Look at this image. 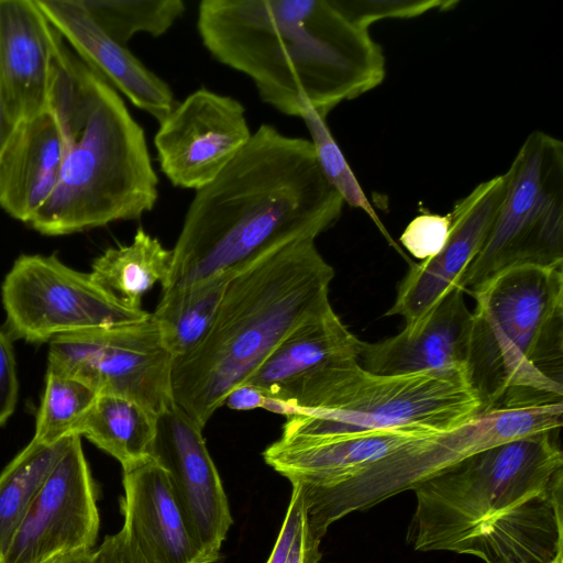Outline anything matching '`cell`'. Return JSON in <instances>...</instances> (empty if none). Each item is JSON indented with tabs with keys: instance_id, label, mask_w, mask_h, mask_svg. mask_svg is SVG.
Here are the masks:
<instances>
[{
	"instance_id": "83f0119b",
	"label": "cell",
	"mask_w": 563,
	"mask_h": 563,
	"mask_svg": "<svg viewBox=\"0 0 563 563\" xmlns=\"http://www.w3.org/2000/svg\"><path fill=\"white\" fill-rule=\"evenodd\" d=\"M98 394L81 380L46 371L33 440L55 443L77 430Z\"/></svg>"
},
{
	"instance_id": "d6a6232c",
	"label": "cell",
	"mask_w": 563,
	"mask_h": 563,
	"mask_svg": "<svg viewBox=\"0 0 563 563\" xmlns=\"http://www.w3.org/2000/svg\"><path fill=\"white\" fill-rule=\"evenodd\" d=\"M292 490L287 512L275 542L274 549L266 563H285L295 534L306 515L302 489L298 484H291Z\"/></svg>"
},
{
	"instance_id": "ffe728a7",
	"label": "cell",
	"mask_w": 563,
	"mask_h": 563,
	"mask_svg": "<svg viewBox=\"0 0 563 563\" xmlns=\"http://www.w3.org/2000/svg\"><path fill=\"white\" fill-rule=\"evenodd\" d=\"M69 144L45 110L18 123L0 156V207L29 223L54 190Z\"/></svg>"
},
{
	"instance_id": "9a60e30c",
	"label": "cell",
	"mask_w": 563,
	"mask_h": 563,
	"mask_svg": "<svg viewBox=\"0 0 563 563\" xmlns=\"http://www.w3.org/2000/svg\"><path fill=\"white\" fill-rule=\"evenodd\" d=\"M505 175L478 184L451 210V229L443 249L432 258L411 264L398 285L386 316H399L406 324L420 321L454 288L481 251L505 195Z\"/></svg>"
},
{
	"instance_id": "44dd1931",
	"label": "cell",
	"mask_w": 563,
	"mask_h": 563,
	"mask_svg": "<svg viewBox=\"0 0 563 563\" xmlns=\"http://www.w3.org/2000/svg\"><path fill=\"white\" fill-rule=\"evenodd\" d=\"M419 438L423 437L387 430L319 439L279 438L263 452V457L291 484L330 487Z\"/></svg>"
},
{
	"instance_id": "9c48e42d",
	"label": "cell",
	"mask_w": 563,
	"mask_h": 563,
	"mask_svg": "<svg viewBox=\"0 0 563 563\" xmlns=\"http://www.w3.org/2000/svg\"><path fill=\"white\" fill-rule=\"evenodd\" d=\"M504 175L497 216L459 282L470 294L515 266L563 268V143L542 131L531 132Z\"/></svg>"
},
{
	"instance_id": "5b68a950",
	"label": "cell",
	"mask_w": 563,
	"mask_h": 563,
	"mask_svg": "<svg viewBox=\"0 0 563 563\" xmlns=\"http://www.w3.org/2000/svg\"><path fill=\"white\" fill-rule=\"evenodd\" d=\"M471 295L467 372L482 411L562 402L563 268L515 266Z\"/></svg>"
},
{
	"instance_id": "ac0fdd59",
	"label": "cell",
	"mask_w": 563,
	"mask_h": 563,
	"mask_svg": "<svg viewBox=\"0 0 563 563\" xmlns=\"http://www.w3.org/2000/svg\"><path fill=\"white\" fill-rule=\"evenodd\" d=\"M40 9L76 55L135 107L158 123L176 106L170 87L124 45L108 36L80 0H36Z\"/></svg>"
},
{
	"instance_id": "52a82bcc",
	"label": "cell",
	"mask_w": 563,
	"mask_h": 563,
	"mask_svg": "<svg viewBox=\"0 0 563 563\" xmlns=\"http://www.w3.org/2000/svg\"><path fill=\"white\" fill-rule=\"evenodd\" d=\"M157 186L142 126L93 70L86 124L67 148L54 190L29 224L58 236L136 220L154 208Z\"/></svg>"
},
{
	"instance_id": "7402d4cb",
	"label": "cell",
	"mask_w": 563,
	"mask_h": 563,
	"mask_svg": "<svg viewBox=\"0 0 563 563\" xmlns=\"http://www.w3.org/2000/svg\"><path fill=\"white\" fill-rule=\"evenodd\" d=\"M363 345L331 306L288 333L244 383L280 399L321 367L360 358Z\"/></svg>"
},
{
	"instance_id": "6da1fadb",
	"label": "cell",
	"mask_w": 563,
	"mask_h": 563,
	"mask_svg": "<svg viewBox=\"0 0 563 563\" xmlns=\"http://www.w3.org/2000/svg\"><path fill=\"white\" fill-rule=\"evenodd\" d=\"M343 206L311 142L263 124L196 190L162 289L234 276L290 243L316 240L338 222Z\"/></svg>"
},
{
	"instance_id": "d590c367",
	"label": "cell",
	"mask_w": 563,
	"mask_h": 563,
	"mask_svg": "<svg viewBox=\"0 0 563 563\" xmlns=\"http://www.w3.org/2000/svg\"><path fill=\"white\" fill-rule=\"evenodd\" d=\"M266 395L250 384L235 386L225 397L224 404L232 410L244 411L263 408Z\"/></svg>"
},
{
	"instance_id": "8992f818",
	"label": "cell",
	"mask_w": 563,
	"mask_h": 563,
	"mask_svg": "<svg viewBox=\"0 0 563 563\" xmlns=\"http://www.w3.org/2000/svg\"><path fill=\"white\" fill-rule=\"evenodd\" d=\"M278 400L291 409L285 440L379 430L426 437L460 428L482 412L464 367L385 375L367 371L358 358L321 367Z\"/></svg>"
},
{
	"instance_id": "cb8c5ba5",
	"label": "cell",
	"mask_w": 563,
	"mask_h": 563,
	"mask_svg": "<svg viewBox=\"0 0 563 563\" xmlns=\"http://www.w3.org/2000/svg\"><path fill=\"white\" fill-rule=\"evenodd\" d=\"M173 251L139 229L130 244L107 249L92 265V279L123 305L142 309V297L157 283L165 286Z\"/></svg>"
},
{
	"instance_id": "836d02e7",
	"label": "cell",
	"mask_w": 563,
	"mask_h": 563,
	"mask_svg": "<svg viewBox=\"0 0 563 563\" xmlns=\"http://www.w3.org/2000/svg\"><path fill=\"white\" fill-rule=\"evenodd\" d=\"M92 563H146L136 547L121 529L107 536L92 552Z\"/></svg>"
},
{
	"instance_id": "277c9868",
	"label": "cell",
	"mask_w": 563,
	"mask_h": 563,
	"mask_svg": "<svg viewBox=\"0 0 563 563\" xmlns=\"http://www.w3.org/2000/svg\"><path fill=\"white\" fill-rule=\"evenodd\" d=\"M552 434L487 448L415 487L417 505L407 534L413 550L488 562L511 547L563 485V453Z\"/></svg>"
},
{
	"instance_id": "f546056e",
	"label": "cell",
	"mask_w": 563,
	"mask_h": 563,
	"mask_svg": "<svg viewBox=\"0 0 563 563\" xmlns=\"http://www.w3.org/2000/svg\"><path fill=\"white\" fill-rule=\"evenodd\" d=\"M336 8L354 24L368 30L383 19H411L434 9H451L453 0H333Z\"/></svg>"
},
{
	"instance_id": "f35d334b",
	"label": "cell",
	"mask_w": 563,
	"mask_h": 563,
	"mask_svg": "<svg viewBox=\"0 0 563 563\" xmlns=\"http://www.w3.org/2000/svg\"><path fill=\"white\" fill-rule=\"evenodd\" d=\"M68 555L70 554H67V555H59L57 558H54L53 560L46 562V563H62Z\"/></svg>"
},
{
	"instance_id": "603a6c76",
	"label": "cell",
	"mask_w": 563,
	"mask_h": 563,
	"mask_svg": "<svg viewBox=\"0 0 563 563\" xmlns=\"http://www.w3.org/2000/svg\"><path fill=\"white\" fill-rule=\"evenodd\" d=\"M233 276L220 275L162 289L151 318L173 360L194 351L209 333Z\"/></svg>"
},
{
	"instance_id": "2e32d148",
	"label": "cell",
	"mask_w": 563,
	"mask_h": 563,
	"mask_svg": "<svg viewBox=\"0 0 563 563\" xmlns=\"http://www.w3.org/2000/svg\"><path fill=\"white\" fill-rule=\"evenodd\" d=\"M64 44L36 0H0V101L14 123L46 110Z\"/></svg>"
},
{
	"instance_id": "4316f807",
	"label": "cell",
	"mask_w": 563,
	"mask_h": 563,
	"mask_svg": "<svg viewBox=\"0 0 563 563\" xmlns=\"http://www.w3.org/2000/svg\"><path fill=\"white\" fill-rule=\"evenodd\" d=\"M95 23L124 45L137 33L165 34L185 12L183 0H80Z\"/></svg>"
},
{
	"instance_id": "5bb4252c",
	"label": "cell",
	"mask_w": 563,
	"mask_h": 563,
	"mask_svg": "<svg viewBox=\"0 0 563 563\" xmlns=\"http://www.w3.org/2000/svg\"><path fill=\"white\" fill-rule=\"evenodd\" d=\"M202 429L174 402L157 416L148 455L167 473L194 536L218 561L233 519Z\"/></svg>"
},
{
	"instance_id": "7a4b0ae2",
	"label": "cell",
	"mask_w": 563,
	"mask_h": 563,
	"mask_svg": "<svg viewBox=\"0 0 563 563\" xmlns=\"http://www.w3.org/2000/svg\"><path fill=\"white\" fill-rule=\"evenodd\" d=\"M197 29L219 63L286 115L311 107L327 118L385 78L380 46L333 0H203Z\"/></svg>"
},
{
	"instance_id": "4fadbf2b",
	"label": "cell",
	"mask_w": 563,
	"mask_h": 563,
	"mask_svg": "<svg viewBox=\"0 0 563 563\" xmlns=\"http://www.w3.org/2000/svg\"><path fill=\"white\" fill-rule=\"evenodd\" d=\"M252 136L236 99L198 89L176 103L154 137L159 169L175 186L198 190L211 183Z\"/></svg>"
},
{
	"instance_id": "ab89813d",
	"label": "cell",
	"mask_w": 563,
	"mask_h": 563,
	"mask_svg": "<svg viewBox=\"0 0 563 563\" xmlns=\"http://www.w3.org/2000/svg\"><path fill=\"white\" fill-rule=\"evenodd\" d=\"M552 563H563V555H560L558 559H555Z\"/></svg>"
},
{
	"instance_id": "484cf974",
	"label": "cell",
	"mask_w": 563,
	"mask_h": 563,
	"mask_svg": "<svg viewBox=\"0 0 563 563\" xmlns=\"http://www.w3.org/2000/svg\"><path fill=\"white\" fill-rule=\"evenodd\" d=\"M73 435L51 444L32 439L0 473V561Z\"/></svg>"
},
{
	"instance_id": "8fae6325",
	"label": "cell",
	"mask_w": 563,
	"mask_h": 563,
	"mask_svg": "<svg viewBox=\"0 0 563 563\" xmlns=\"http://www.w3.org/2000/svg\"><path fill=\"white\" fill-rule=\"evenodd\" d=\"M172 364L150 313L136 322L52 339L46 371L77 378L98 395L131 399L158 416L174 404Z\"/></svg>"
},
{
	"instance_id": "e575fe53",
	"label": "cell",
	"mask_w": 563,
	"mask_h": 563,
	"mask_svg": "<svg viewBox=\"0 0 563 563\" xmlns=\"http://www.w3.org/2000/svg\"><path fill=\"white\" fill-rule=\"evenodd\" d=\"M320 541L310 530L305 515L291 542L285 563H319Z\"/></svg>"
},
{
	"instance_id": "7c38bea8",
	"label": "cell",
	"mask_w": 563,
	"mask_h": 563,
	"mask_svg": "<svg viewBox=\"0 0 563 563\" xmlns=\"http://www.w3.org/2000/svg\"><path fill=\"white\" fill-rule=\"evenodd\" d=\"M99 522L96 485L81 437L74 434L0 563H46L59 555L92 551Z\"/></svg>"
},
{
	"instance_id": "e0dca14e",
	"label": "cell",
	"mask_w": 563,
	"mask_h": 563,
	"mask_svg": "<svg viewBox=\"0 0 563 563\" xmlns=\"http://www.w3.org/2000/svg\"><path fill=\"white\" fill-rule=\"evenodd\" d=\"M123 470L122 530L146 563L217 562L194 536L167 473L151 456Z\"/></svg>"
},
{
	"instance_id": "d6986e66",
	"label": "cell",
	"mask_w": 563,
	"mask_h": 563,
	"mask_svg": "<svg viewBox=\"0 0 563 563\" xmlns=\"http://www.w3.org/2000/svg\"><path fill=\"white\" fill-rule=\"evenodd\" d=\"M473 316L464 291L454 288L420 321L378 342H364L360 358L375 374L467 369Z\"/></svg>"
},
{
	"instance_id": "1f68e13d",
	"label": "cell",
	"mask_w": 563,
	"mask_h": 563,
	"mask_svg": "<svg viewBox=\"0 0 563 563\" xmlns=\"http://www.w3.org/2000/svg\"><path fill=\"white\" fill-rule=\"evenodd\" d=\"M19 399V378L12 339L0 329V427L13 415Z\"/></svg>"
},
{
	"instance_id": "f1b7e54d",
	"label": "cell",
	"mask_w": 563,
	"mask_h": 563,
	"mask_svg": "<svg viewBox=\"0 0 563 563\" xmlns=\"http://www.w3.org/2000/svg\"><path fill=\"white\" fill-rule=\"evenodd\" d=\"M299 118L303 120L310 133V142L313 146L317 162L329 185L336 191L344 203L364 211L388 241L400 251L390 239L378 214L362 189L361 184L357 181L347 164L340 146L332 136L325 117L321 115L313 108L306 107Z\"/></svg>"
},
{
	"instance_id": "ba28073f",
	"label": "cell",
	"mask_w": 563,
	"mask_h": 563,
	"mask_svg": "<svg viewBox=\"0 0 563 563\" xmlns=\"http://www.w3.org/2000/svg\"><path fill=\"white\" fill-rule=\"evenodd\" d=\"M563 402L482 411L451 431L412 440L353 477L330 487L302 489L311 532L321 539L330 525L413 489L467 456L487 448L562 426Z\"/></svg>"
},
{
	"instance_id": "3957f363",
	"label": "cell",
	"mask_w": 563,
	"mask_h": 563,
	"mask_svg": "<svg viewBox=\"0 0 563 563\" xmlns=\"http://www.w3.org/2000/svg\"><path fill=\"white\" fill-rule=\"evenodd\" d=\"M314 241L290 243L235 274L205 340L173 360V400L200 427L288 333L331 307L334 269Z\"/></svg>"
},
{
	"instance_id": "d4e9b609",
	"label": "cell",
	"mask_w": 563,
	"mask_h": 563,
	"mask_svg": "<svg viewBox=\"0 0 563 563\" xmlns=\"http://www.w3.org/2000/svg\"><path fill=\"white\" fill-rule=\"evenodd\" d=\"M157 415L140 404L114 395L99 394L78 427L87 438L125 467L145 456L156 433Z\"/></svg>"
},
{
	"instance_id": "4dcf8cb0",
	"label": "cell",
	"mask_w": 563,
	"mask_h": 563,
	"mask_svg": "<svg viewBox=\"0 0 563 563\" xmlns=\"http://www.w3.org/2000/svg\"><path fill=\"white\" fill-rule=\"evenodd\" d=\"M451 229L450 213L422 211L401 233L399 241L417 260L434 257L445 245Z\"/></svg>"
},
{
	"instance_id": "74e56055",
	"label": "cell",
	"mask_w": 563,
	"mask_h": 563,
	"mask_svg": "<svg viewBox=\"0 0 563 563\" xmlns=\"http://www.w3.org/2000/svg\"><path fill=\"white\" fill-rule=\"evenodd\" d=\"M92 551L68 555L62 563H92Z\"/></svg>"
},
{
	"instance_id": "8d00e7d4",
	"label": "cell",
	"mask_w": 563,
	"mask_h": 563,
	"mask_svg": "<svg viewBox=\"0 0 563 563\" xmlns=\"http://www.w3.org/2000/svg\"><path fill=\"white\" fill-rule=\"evenodd\" d=\"M18 124L14 123L10 117L7 114L1 101H0V156L9 142L15 126Z\"/></svg>"
},
{
	"instance_id": "30bf717a",
	"label": "cell",
	"mask_w": 563,
	"mask_h": 563,
	"mask_svg": "<svg viewBox=\"0 0 563 563\" xmlns=\"http://www.w3.org/2000/svg\"><path fill=\"white\" fill-rule=\"evenodd\" d=\"M4 331L32 344L150 317L114 298L91 277L64 264L55 254H22L1 285Z\"/></svg>"
}]
</instances>
